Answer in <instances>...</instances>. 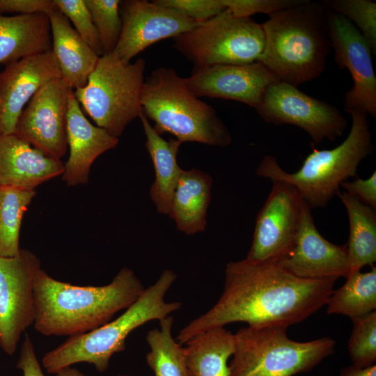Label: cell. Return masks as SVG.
Returning a JSON list of instances; mask_svg holds the SVG:
<instances>
[{
  "label": "cell",
  "mask_w": 376,
  "mask_h": 376,
  "mask_svg": "<svg viewBox=\"0 0 376 376\" xmlns=\"http://www.w3.org/2000/svg\"><path fill=\"white\" fill-rule=\"evenodd\" d=\"M225 274L219 299L180 331L177 337L180 344L233 322L287 328L301 322L326 304L337 280L303 279L277 261L253 262L246 258L228 263Z\"/></svg>",
  "instance_id": "cell-1"
},
{
  "label": "cell",
  "mask_w": 376,
  "mask_h": 376,
  "mask_svg": "<svg viewBox=\"0 0 376 376\" xmlns=\"http://www.w3.org/2000/svg\"><path fill=\"white\" fill-rule=\"evenodd\" d=\"M134 272L123 267L109 284L81 286L56 280L41 269L34 285L36 331L46 336L83 334L111 321L143 293Z\"/></svg>",
  "instance_id": "cell-2"
},
{
  "label": "cell",
  "mask_w": 376,
  "mask_h": 376,
  "mask_svg": "<svg viewBox=\"0 0 376 376\" xmlns=\"http://www.w3.org/2000/svg\"><path fill=\"white\" fill-rule=\"evenodd\" d=\"M326 9L307 0L269 15L262 24L265 47L257 62L294 86L324 71L331 48Z\"/></svg>",
  "instance_id": "cell-3"
},
{
  "label": "cell",
  "mask_w": 376,
  "mask_h": 376,
  "mask_svg": "<svg viewBox=\"0 0 376 376\" xmlns=\"http://www.w3.org/2000/svg\"><path fill=\"white\" fill-rule=\"evenodd\" d=\"M177 275L164 270L145 288L141 296L117 318L87 333L68 337L45 354L42 365L49 374L79 363L93 365L100 373L107 370L111 357L125 350L128 335L140 326L170 315L182 307L179 301L167 302L165 295Z\"/></svg>",
  "instance_id": "cell-4"
},
{
  "label": "cell",
  "mask_w": 376,
  "mask_h": 376,
  "mask_svg": "<svg viewBox=\"0 0 376 376\" xmlns=\"http://www.w3.org/2000/svg\"><path fill=\"white\" fill-rule=\"evenodd\" d=\"M347 111L352 126L340 145L332 149H313L295 173L285 171L274 157L265 155L256 169L257 175L292 185L311 210L326 207L340 191V184L357 175L359 164L374 150L367 114Z\"/></svg>",
  "instance_id": "cell-5"
},
{
  "label": "cell",
  "mask_w": 376,
  "mask_h": 376,
  "mask_svg": "<svg viewBox=\"0 0 376 376\" xmlns=\"http://www.w3.org/2000/svg\"><path fill=\"white\" fill-rule=\"evenodd\" d=\"M141 106L158 134L169 132L182 143L224 147L232 142L230 132L214 109L191 93L185 78L173 68H158L146 78Z\"/></svg>",
  "instance_id": "cell-6"
},
{
  "label": "cell",
  "mask_w": 376,
  "mask_h": 376,
  "mask_svg": "<svg viewBox=\"0 0 376 376\" xmlns=\"http://www.w3.org/2000/svg\"><path fill=\"white\" fill-rule=\"evenodd\" d=\"M235 335L230 376H292L312 370L334 352L336 341L323 337L308 342L288 338L287 327H249Z\"/></svg>",
  "instance_id": "cell-7"
},
{
  "label": "cell",
  "mask_w": 376,
  "mask_h": 376,
  "mask_svg": "<svg viewBox=\"0 0 376 376\" xmlns=\"http://www.w3.org/2000/svg\"><path fill=\"white\" fill-rule=\"evenodd\" d=\"M146 61L125 63L111 53L100 56L83 88L74 95L97 126L118 138L142 113Z\"/></svg>",
  "instance_id": "cell-8"
},
{
  "label": "cell",
  "mask_w": 376,
  "mask_h": 376,
  "mask_svg": "<svg viewBox=\"0 0 376 376\" xmlns=\"http://www.w3.org/2000/svg\"><path fill=\"white\" fill-rule=\"evenodd\" d=\"M262 24L235 16L228 8L200 26L173 38V47L194 69L257 62L265 47Z\"/></svg>",
  "instance_id": "cell-9"
},
{
  "label": "cell",
  "mask_w": 376,
  "mask_h": 376,
  "mask_svg": "<svg viewBox=\"0 0 376 376\" xmlns=\"http://www.w3.org/2000/svg\"><path fill=\"white\" fill-rule=\"evenodd\" d=\"M256 110L267 123L301 128L315 144L335 141L343 134L347 125L337 108L283 81L267 88Z\"/></svg>",
  "instance_id": "cell-10"
},
{
  "label": "cell",
  "mask_w": 376,
  "mask_h": 376,
  "mask_svg": "<svg viewBox=\"0 0 376 376\" xmlns=\"http://www.w3.org/2000/svg\"><path fill=\"white\" fill-rule=\"evenodd\" d=\"M39 258L21 249L13 257H0V347L9 355L35 319L34 285Z\"/></svg>",
  "instance_id": "cell-11"
},
{
  "label": "cell",
  "mask_w": 376,
  "mask_h": 376,
  "mask_svg": "<svg viewBox=\"0 0 376 376\" xmlns=\"http://www.w3.org/2000/svg\"><path fill=\"white\" fill-rule=\"evenodd\" d=\"M271 191L258 213L252 244L246 259L278 261L292 249L299 231L304 200L297 189L273 180Z\"/></svg>",
  "instance_id": "cell-12"
},
{
  "label": "cell",
  "mask_w": 376,
  "mask_h": 376,
  "mask_svg": "<svg viewBox=\"0 0 376 376\" xmlns=\"http://www.w3.org/2000/svg\"><path fill=\"white\" fill-rule=\"evenodd\" d=\"M72 91L61 79L45 84L21 113L14 134L45 155L60 159L68 148L67 113Z\"/></svg>",
  "instance_id": "cell-13"
},
{
  "label": "cell",
  "mask_w": 376,
  "mask_h": 376,
  "mask_svg": "<svg viewBox=\"0 0 376 376\" xmlns=\"http://www.w3.org/2000/svg\"><path fill=\"white\" fill-rule=\"evenodd\" d=\"M326 20L334 60L347 68L353 86L345 97V110H357L376 116V76L372 50L357 27L337 13L326 10Z\"/></svg>",
  "instance_id": "cell-14"
},
{
  "label": "cell",
  "mask_w": 376,
  "mask_h": 376,
  "mask_svg": "<svg viewBox=\"0 0 376 376\" xmlns=\"http://www.w3.org/2000/svg\"><path fill=\"white\" fill-rule=\"evenodd\" d=\"M122 22L120 39L112 54L125 63H130L150 45L175 38L204 22L146 0L125 1Z\"/></svg>",
  "instance_id": "cell-15"
},
{
  "label": "cell",
  "mask_w": 376,
  "mask_h": 376,
  "mask_svg": "<svg viewBox=\"0 0 376 376\" xmlns=\"http://www.w3.org/2000/svg\"><path fill=\"white\" fill-rule=\"evenodd\" d=\"M277 81L262 63L212 65L194 69L185 78L189 91L197 97L231 100L256 109L267 88Z\"/></svg>",
  "instance_id": "cell-16"
},
{
  "label": "cell",
  "mask_w": 376,
  "mask_h": 376,
  "mask_svg": "<svg viewBox=\"0 0 376 376\" xmlns=\"http://www.w3.org/2000/svg\"><path fill=\"white\" fill-rule=\"evenodd\" d=\"M277 262L295 276L306 279L347 278L350 272L347 244H335L320 234L312 210L304 201L294 246Z\"/></svg>",
  "instance_id": "cell-17"
},
{
  "label": "cell",
  "mask_w": 376,
  "mask_h": 376,
  "mask_svg": "<svg viewBox=\"0 0 376 376\" xmlns=\"http://www.w3.org/2000/svg\"><path fill=\"white\" fill-rule=\"evenodd\" d=\"M61 79L52 50L6 65L0 72V135L14 134L18 118L37 91Z\"/></svg>",
  "instance_id": "cell-18"
},
{
  "label": "cell",
  "mask_w": 376,
  "mask_h": 376,
  "mask_svg": "<svg viewBox=\"0 0 376 376\" xmlns=\"http://www.w3.org/2000/svg\"><path fill=\"white\" fill-rule=\"evenodd\" d=\"M67 139L70 155L64 164L61 175L69 187L87 183L94 161L106 151L115 148L118 143V138L89 122L73 91L68 102Z\"/></svg>",
  "instance_id": "cell-19"
},
{
  "label": "cell",
  "mask_w": 376,
  "mask_h": 376,
  "mask_svg": "<svg viewBox=\"0 0 376 376\" xmlns=\"http://www.w3.org/2000/svg\"><path fill=\"white\" fill-rule=\"evenodd\" d=\"M63 171L61 159L45 155L15 134L0 135V187L35 190Z\"/></svg>",
  "instance_id": "cell-20"
},
{
  "label": "cell",
  "mask_w": 376,
  "mask_h": 376,
  "mask_svg": "<svg viewBox=\"0 0 376 376\" xmlns=\"http://www.w3.org/2000/svg\"><path fill=\"white\" fill-rule=\"evenodd\" d=\"M49 17L52 52L60 70L61 80L73 91L83 88L100 56L81 38L59 10L52 13Z\"/></svg>",
  "instance_id": "cell-21"
},
{
  "label": "cell",
  "mask_w": 376,
  "mask_h": 376,
  "mask_svg": "<svg viewBox=\"0 0 376 376\" xmlns=\"http://www.w3.org/2000/svg\"><path fill=\"white\" fill-rule=\"evenodd\" d=\"M52 44L47 15H0V65L50 51Z\"/></svg>",
  "instance_id": "cell-22"
},
{
  "label": "cell",
  "mask_w": 376,
  "mask_h": 376,
  "mask_svg": "<svg viewBox=\"0 0 376 376\" xmlns=\"http://www.w3.org/2000/svg\"><path fill=\"white\" fill-rule=\"evenodd\" d=\"M212 184V178L207 173L196 169H182L169 214L178 230L194 235L205 230Z\"/></svg>",
  "instance_id": "cell-23"
},
{
  "label": "cell",
  "mask_w": 376,
  "mask_h": 376,
  "mask_svg": "<svg viewBox=\"0 0 376 376\" xmlns=\"http://www.w3.org/2000/svg\"><path fill=\"white\" fill-rule=\"evenodd\" d=\"M139 118L146 136L145 145L155 169V178L150 189V196L159 213L169 215L173 193L182 171L177 162L182 143L174 139H164L143 111Z\"/></svg>",
  "instance_id": "cell-24"
},
{
  "label": "cell",
  "mask_w": 376,
  "mask_h": 376,
  "mask_svg": "<svg viewBox=\"0 0 376 376\" xmlns=\"http://www.w3.org/2000/svg\"><path fill=\"white\" fill-rule=\"evenodd\" d=\"M185 354L191 376H230L227 362L235 351V335L224 327L203 332L186 343Z\"/></svg>",
  "instance_id": "cell-25"
},
{
  "label": "cell",
  "mask_w": 376,
  "mask_h": 376,
  "mask_svg": "<svg viewBox=\"0 0 376 376\" xmlns=\"http://www.w3.org/2000/svg\"><path fill=\"white\" fill-rule=\"evenodd\" d=\"M337 196L349 219L350 235L346 244L351 274L367 265L373 266L376 261V213L345 191H339Z\"/></svg>",
  "instance_id": "cell-26"
},
{
  "label": "cell",
  "mask_w": 376,
  "mask_h": 376,
  "mask_svg": "<svg viewBox=\"0 0 376 376\" xmlns=\"http://www.w3.org/2000/svg\"><path fill=\"white\" fill-rule=\"evenodd\" d=\"M325 305L328 314H342L351 319L375 311L376 267L350 274L345 283L333 290Z\"/></svg>",
  "instance_id": "cell-27"
},
{
  "label": "cell",
  "mask_w": 376,
  "mask_h": 376,
  "mask_svg": "<svg viewBox=\"0 0 376 376\" xmlns=\"http://www.w3.org/2000/svg\"><path fill=\"white\" fill-rule=\"evenodd\" d=\"M159 322V329H151L146 335L150 352L146 359L154 376H191L185 349L173 338V317L168 315Z\"/></svg>",
  "instance_id": "cell-28"
},
{
  "label": "cell",
  "mask_w": 376,
  "mask_h": 376,
  "mask_svg": "<svg viewBox=\"0 0 376 376\" xmlns=\"http://www.w3.org/2000/svg\"><path fill=\"white\" fill-rule=\"evenodd\" d=\"M36 194L35 190L0 187V257L19 253L22 217Z\"/></svg>",
  "instance_id": "cell-29"
},
{
  "label": "cell",
  "mask_w": 376,
  "mask_h": 376,
  "mask_svg": "<svg viewBox=\"0 0 376 376\" xmlns=\"http://www.w3.org/2000/svg\"><path fill=\"white\" fill-rule=\"evenodd\" d=\"M97 31L102 55L113 52L122 31L119 0H84Z\"/></svg>",
  "instance_id": "cell-30"
},
{
  "label": "cell",
  "mask_w": 376,
  "mask_h": 376,
  "mask_svg": "<svg viewBox=\"0 0 376 376\" xmlns=\"http://www.w3.org/2000/svg\"><path fill=\"white\" fill-rule=\"evenodd\" d=\"M322 6L340 14L361 33L376 53V2L371 0H324Z\"/></svg>",
  "instance_id": "cell-31"
},
{
  "label": "cell",
  "mask_w": 376,
  "mask_h": 376,
  "mask_svg": "<svg viewBox=\"0 0 376 376\" xmlns=\"http://www.w3.org/2000/svg\"><path fill=\"white\" fill-rule=\"evenodd\" d=\"M353 328L348 342L352 365L366 368L376 361V312L351 319Z\"/></svg>",
  "instance_id": "cell-32"
},
{
  "label": "cell",
  "mask_w": 376,
  "mask_h": 376,
  "mask_svg": "<svg viewBox=\"0 0 376 376\" xmlns=\"http://www.w3.org/2000/svg\"><path fill=\"white\" fill-rule=\"evenodd\" d=\"M58 9L70 20L81 38L99 56L102 51L97 31L84 0H54Z\"/></svg>",
  "instance_id": "cell-33"
},
{
  "label": "cell",
  "mask_w": 376,
  "mask_h": 376,
  "mask_svg": "<svg viewBox=\"0 0 376 376\" xmlns=\"http://www.w3.org/2000/svg\"><path fill=\"white\" fill-rule=\"evenodd\" d=\"M153 2L199 22H205L226 9L222 0H155Z\"/></svg>",
  "instance_id": "cell-34"
},
{
  "label": "cell",
  "mask_w": 376,
  "mask_h": 376,
  "mask_svg": "<svg viewBox=\"0 0 376 376\" xmlns=\"http://www.w3.org/2000/svg\"><path fill=\"white\" fill-rule=\"evenodd\" d=\"M235 16L251 17L256 13L268 15L301 2V0H222Z\"/></svg>",
  "instance_id": "cell-35"
},
{
  "label": "cell",
  "mask_w": 376,
  "mask_h": 376,
  "mask_svg": "<svg viewBox=\"0 0 376 376\" xmlns=\"http://www.w3.org/2000/svg\"><path fill=\"white\" fill-rule=\"evenodd\" d=\"M58 10L54 0H0V14L17 13L19 15L45 13L48 16Z\"/></svg>",
  "instance_id": "cell-36"
},
{
  "label": "cell",
  "mask_w": 376,
  "mask_h": 376,
  "mask_svg": "<svg viewBox=\"0 0 376 376\" xmlns=\"http://www.w3.org/2000/svg\"><path fill=\"white\" fill-rule=\"evenodd\" d=\"M346 193L363 204L376 210V172L367 179L358 178L354 181H344L340 184Z\"/></svg>",
  "instance_id": "cell-37"
},
{
  "label": "cell",
  "mask_w": 376,
  "mask_h": 376,
  "mask_svg": "<svg viewBox=\"0 0 376 376\" xmlns=\"http://www.w3.org/2000/svg\"><path fill=\"white\" fill-rule=\"evenodd\" d=\"M16 367L22 370L23 376H46L37 358L32 340L27 332L24 333Z\"/></svg>",
  "instance_id": "cell-38"
},
{
  "label": "cell",
  "mask_w": 376,
  "mask_h": 376,
  "mask_svg": "<svg viewBox=\"0 0 376 376\" xmlns=\"http://www.w3.org/2000/svg\"><path fill=\"white\" fill-rule=\"evenodd\" d=\"M338 376H376V365L366 368L351 365L342 368Z\"/></svg>",
  "instance_id": "cell-39"
},
{
  "label": "cell",
  "mask_w": 376,
  "mask_h": 376,
  "mask_svg": "<svg viewBox=\"0 0 376 376\" xmlns=\"http://www.w3.org/2000/svg\"><path fill=\"white\" fill-rule=\"evenodd\" d=\"M54 375L55 376H86L78 369L72 368L71 366L63 368Z\"/></svg>",
  "instance_id": "cell-40"
},
{
  "label": "cell",
  "mask_w": 376,
  "mask_h": 376,
  "mask_svg": "<svg viewBox=\"0 0 376 376\" xmlns=\"http://www.w3.org/2000/svg\"><path fill=\"white\" fill-rule=\"evenodd\" d=\"M116 376H130V375L127 374H118Z\"/></svg>",
  "instance_id": "cell-41"
}]
</instances>
